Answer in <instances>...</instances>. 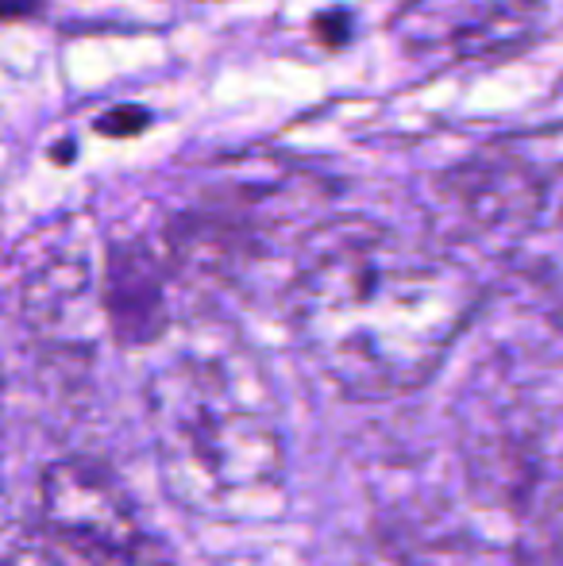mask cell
Returning <instances> with one entry per match:
<instances>
[{
	"label": "cell",
	"instance_id": "1",
	"mask_svg": "<svg viewBox=\"0 0 563 566\" xmlns=\"http://www.w3.org/2000/svg\"><path fill=\"white\" fill-rule=\"evenodd\" d=\"M475 274L386 228L316 239L285 293L293 339L329 386L390 401L432 381L479 308Z\"/></svg>",
	"mask_w": 563,
	"mask_h": 566
},
{
	"label": "cell",
	"instance_id": "2",
	"mask_svg": "<svg viewBox=\"0 0 563 566\" xmlns=\"http://www.w3.org/2000/svg\"><path fill=\"white\" fill-rule=\"evenodd\" d=\"M158 478L189 516L271 521L285 505V436L259 366L181 355L150 381Z\"/></svg>",
	"mask_w": 563,
	"mask_h": 566
},
{
	"label": "cell",
	"instance_id": "3",
	"mask_svg": "<svg viewBox=\"0 0 563 566\" xmlns=\"http://www.w3.org/2000/svg\"><path fill=\"white\" fill-rule=\"evenodd\" d=\"M39 528L66 566H174L139 524L121 478L93 459H59L43 470Z\"/></svg>",
	"mask_w": 563,
	"mask_h": 566
},
{
	"label": "cell",
	"instance_id": "4",
	"mask_svg": "<svg viewBox=\"0 0 563 566\" xmlns=\"http://www.w3.org/2000/svg\"><path fill=\"white\" fill-rule=\"evenodd\" d=\"M549 31L544 0H406L390 35L428 70L502 66L529 54Z\"/></svg>",
	"mask_w": 563,
	"mask_h": 566
},
{
	"label": "cell",
	"instance_id": "5",
	"mask_svg": "<svg viewBox=\"0 0 563 566\" xmlns=\"http://www.w3.org/2000/svg\"><path fill=\"white\" fill-rule=\"evenodd\" d=\"M549 135V132H544ZM544 135L498 139L444 178V197L479 231H510L536 224L556 193V143L536 158Z\"/></svg>",
	"mask_w": 563,
	"mask_h": 566
},
{
	"label": "cell",
	"instance_id": "6",
	"mask_svg": "<svg viewBox=\"0 0 563 566\" xmlns=\"http://www.w3.org/2000/svg\"><path fill=\"white\" fill-rule=\"evenodd\" d=\"M101 308L124 347L155 343L166 328V282L163 259L147 243H124L108 251Z\"/></svg>",
	"mask_w": 563,
	"mask_h": 566
},
{
	"label": "cell",
	"instance_id": "7",
	"mask_svg": "<svg viewBox=\"0 0 563 566\" xmlns=\"http://www.w3.org/2000/svg\"><path fill=\"white\" fill-rule=\"evenodd\" d=\"M0 566H66L43 528H20V524H0Z\"/></svg>",
	"mask_w": 563,
	"mask_h": 566
},
{
	"label": "cell",
	"instance_id": "8",
	"mask_svg": "<svg viewBox=\"0 0 563 566\" xmlns=\"http://www.w3.org/2000/svg\"><path fill=\"white\" fill-rule=\"evenodd\" d=\"M39 0H0V20H15V15L35 12Z\"/></svg>",
	"mask_w": 563,
	"mask_h": 566
},
{
	"label": "cell",
	"instance_id": "9",
	"mask_svg": "<svg viewBox=\"0 0 563 566\" xmlns=\"http://www.w3.org/2000/svg\"><path fill=\"white\" fill-rule=\"evenodd\" d=\"M0 409H4V386H0Z\"/></svg>",
	"mask_w": 563,
	"mask_h": 566
}]
</instances>
